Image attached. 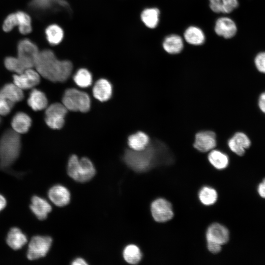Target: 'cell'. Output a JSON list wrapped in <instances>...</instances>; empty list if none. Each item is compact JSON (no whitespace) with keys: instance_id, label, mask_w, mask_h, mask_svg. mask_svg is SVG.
<instances>
[{"instance_id":"1","label":"cell","mask_w":265,"mask_h":265,"mask_svg":"<svg viewBox=\"0 0 265 265\" xmlns=\"http://www.w3.org/2000/svg\"><path fill=\"white\" fill-rule=\"evenodd\" d=\"M35 67L40 76L53 82H62L69 78L73 64L69 60L58 59L52 51L44 50L40 51Z\"/></svg>"},{"instance_id":"2","label":"cell","mask_w":265,"mask_h":265,"mask_svg":"<svg viewBox=\"0 0 265 265\" xmlns=\"http://www.w3.org/2000/svg\"><path fill=\"white\" fill-rule=\"evenodd\" d=\"M21 141L19 133L12 129L5 131L0 138V168L7 170L18 159Z\"/></svg>"},{"instance_id":"3","label":"cell","mask_w":265,"mask_h":265,"mask_svg":"<svg viewBox=\"0 0 265 265\" xmlns=\"http://www.w3.org/2000/svg\"><path fill=\"white\" fill-rule=\"evenodd\" d=\"M157 149V147L153 143H150L142 150H127L124 155V160L127 165L134 171H145L155 163Z\"/></svg>"},{"instance_id":"4","label":"cell","mask_w":265,"mask_h":265,"mask_svg":"<svg viewBox=\"0 0 265 265\" xmlns=\"http://www.w3.org/2000/svg\"><path fill=\"white\" fill-rule=\"evenodd\" d=\"M95 169L91 161L86 157L78 158L72 155L68 162L67 173L75 181L84 183L90 180L95 174Z\"/></svg>"},{"instance_id":"5","label":"cell","mask_w":265,"mask_h":265,"mask_svg":"<svg viewBox=\"0 0 265 265\" xmlns=\"http://www.w3.org/2000/svg\"><path fill=\"white\" fill-rule=\"evenodd\" d=\"M62 104L67 110L86 112L90 109L91 101L86 93L73 88L65 91Z\"/></svg>"},{"instance_id":"6","label":"cell","mask_w":265,"mask_h":265,"mask_svg":"<svg viewBox=\"0 0 265 265\" xmlns=\"http://www.w3.org/2000/svg\"><path fill=\"white\" fill-rule=\"evenodd\" d=\"M17 58L25 69L35 67L40 51L37 45L28 39L21 40L17 46Z\"/></svg>"},{"instance_id":"7","label":"cell","mask_w":265,"mask_h":265,"mask_svg":"<svg viewBox=\"0 0 265 265\" xmlns=\"http://www.w3.org/2000/svg\"><path fill=\"white\" fill-rule=\"evenodd\" d=\"M17 26L20 32L27 34L32 30L31 19L26 13L19 11L8 15L5 19L2 25L3 30L5 32L11 31Z\"/></svg>"},{"instance_id":"8","label":"cell","mask_w":265,"mask_h":265,"mask_svg":"<svg viewBox=\"0 0 265 265\" xmlns=\"http://www.w3.org/2000/svg\"><path fill=\"white\" fill-rule=\"evenodd\" d=\"M28 6L31 10L39 15L60 11H70L69 4L65 0H32Z\"/></svg>"},{"instance_id":"9","label":"cell","mask_w":265,"mask_h":265,"mask_svg":"<svg viewBox=\"0 0 265 265\" xmlns=\"http://www.w3.org/2000/svg\"><path fill=\"white\" fill-rule=\"evenodd\" d=\"M67 111L63 104L56 103L51 105L45 111V121L46 124L53 129L62 128L65 123V117Z\"/></svg>"},{"instance_id":"10","label":"cell","mask_w":265,"mask_h":265,"mask_svg":"<svg viewBox=\"0 0 265 265\" xmlns=\"http://www.w3.org/2000/svg\"><path fill=\"white\" fill-rule=\"evenodd\" d=\"M52 239L48 236H34L29 244L27 257L29 260H35L45 257L49 252Z\"/></svg>"},{"instance_id":"11","label":"cell","mask_w":265,"mask_h":265,"mask_svg":"<svg viewBox=\"0 0 265 265\" xmlns=\"http://www.w3.org/2000/svg\"><path fill=\"white\" fill-rule=\"evenodd\" d=\"M151 212L154 219L160 223L171 220L174 214L171 204L163 198L157 199L152 203Z\"/></svg>"},{"instance_id":"12","label":"cell","mask_w":265,"mask_h":265,"mask_svg":"<svg viewBox=\"0 0 265 265\" xmlns=\"http://www.w3.org/2000/svg\"><path fill=\"white\" fill-rule=\"evenodd\" d=\"M13 83L22 90L33 88L40 81V75L33 68H28L13 76Z\"/></svg>"},{"instance_id":"13","label":"cell","mask_w":265,"mask_h":265,"mask_svg":"<svg viewBox=\"0 0 265 265\" xmlns=\"http://www.w3.org/2000/svg\"><path fill=\"white\" fill-rule=\"evenodd\" d=\"M216 145V135L212 131H202L196 133L194 147L202 152L212 150Z\"/></svg>"},{"instance_id":"14","label":"cell","mask_w":265,"mask_h":265,"mask_svg":"<svg viewBox=\"0 0 265 265\" xmlns=\"http://www.w3.org/2000/svg\"><path fill=\"white\" fill-rule=\"evenodd\" d=\"M206 236L207 242H215L222 245L228 241L229 232L224 226L215 223L208 227Z\"/></svg>"},{"instance_id":"15","label":"cell","mask_w":265,"mask_h":265,"mask_svg":"<svg viewBox=\"0 0 265 265\" xmlns=\"http://www.w3.org/2000/svg\"><path fill=\"white\" fill-rule=\"evenodd\" d=\"M251 142L248 136L242 132H237L228 140L230 149L238 156L243 155Z\"/></svg>"},{"instance_id":"16","label":"cell","mask_w":265,"mask_h":265,"mask_svg":"<svg viewBox=\"0 0 265 265\" xmlns=\"http://www.w3.org/2000/svg\"><path fill=\"white\" fill-rule=\"evenodd\" d=\"M214 31L218 35L229 39L236 35L237 27L235 22L231 18L221 17L217 20Z\"/></svg>"},{"instance_id":"17","label":"cell","mask_w":265,"mask_h":265,"mask_svg":"<svg viewBox=\"0 0 265 265\" xmlns=\"http://www.w3.org/2000/svg\"><path fill=\"white\" fill-rule=\"evenodd\" d=\"M52 202L58 207H64L70 201V193L64 186L57 185L52 187L48 192Z\"/></svg>"},{"instance_id":"18","label":"cell","mask_w":265,"mask_h":265,"mask_svg":"<svg viewBox=\"0 0 265 265\" xmlns=\"http://www.w3.org/2000/svg\"><path fill=\"white\" fill-rule=\"evenodd\" d=\"M94 97L101 102L108 100L111 97L112 87L109 81L105 79L98 80L92 90Z\"/></svg>"},{"instance_id":"19","label":"cell","mask_w":265,"mask_h":265,"mask_svg":"<svg viewBox=\"0 0 265 265\" xmlns=\"http://www.w3.org/2000/svg\"><path fill=\"white\" fill-rule=\"evenodd\" d=\"M30 208L39 220L46 219L48 213L52 211V207L48 202L37 196L32 198Z\"/></svg>"},{"instance_id":"20","label":"cell","mask_w":265,"mask_h":265,"mask_svg":"<svg viewBox=\"0 0 265 265\" xmlns=\"http://www.w3.org/2000/svg\"><path fill=\"white\" fill-rule=\"evenodd\" d=\"M31 125L30 117L26 113L19 112L13 116L11 121L12 130L19 134L27 132Z\"/></svg>"},{"instance_id":"21","label":"cell","mask_w":265,"mask_h":265,"mask_svg":"<svg viewBox=\"0 0 265 265\" xmlns=\"http://www.w3.org/2000/svg\"><path fill=\"white\" fill-rule=\"evenodd\" d=\"M0 95L14 104L22 101L24 97L23 90L14 83L4 85L0 89Z\"/></svg>"},{"instance_id":"22","label":"cell","mask_w":265,"mask_h":265,"mask_svg":"<svg viewBox=\"0 0 265 265\" xmlns=\"http://www.w3.org/2000/svg\"><path fill=\"white\" fill-rule=\"evenodd\" d=\"M8 245L12 249L22 248L27 242L26 237L17 228H13L9 232L6 238Z\"/></svg>"},{"instance_id":"23","label":"cell","mask_w":265,"mask_h":265,"mask_svg":"<svg viewBox=\"0 0 265 265\" xmlns=\"http://www.w3.org/2000/svg\"><path fill=\"white\" fill-rule=\"evenodd\" d=\"M27 104L33 110H41L47 107L48 100L44 93L34 89L29 94Z\"/></svg>"},{"instance_id":"24","label":"cell","mask_w":265,"mask_h":265,"mask_svg":"<svg viewBox=\"0 0 265 265\" xmlns=\"http://www.w3.org/2000/svg\"><path fill=\"white\" fill-rule=\"evenodd\" d=\"M210 7L215 13H229L238 6V0H209Z\"/></svg>"},{"instance_id":"25","label":"cell","mask_w":265,"mask_h":265,"mask_svg":"<svg viewBox=\"0 0 265 265\" xmlns=\"http://www.w3.org/2000/svg\"><path fill=\"white\" fill-rule=\"evenodd\" d=\"M163 49L170 54L180 53L184 47L182 38L176 34H171L166 37L163 42Z\"/></svg>"},{"instance_id":"26","label":"cell","mask_w":265,"mask_h":265,"mask_svg":"<svg viewBox=\"0 0 265 265\" xmlns=\"http://www.w3.org/2000/svg\"><path fill=\"white\" fill-rule=\"evenodd\" d=\"M150 143L148 135L142 132H138L130 135L128 144L131 149L140 151L144 149Z\"/></svg>"},{"instance_id":"27","label":"cell","mask_w":265,"mask_h":265,"mask_svg":"<svg viewBox=\"0 0 265 265\" xmlns=\"http://www.w3.org/2000/svg\"><path fill=\"white\" fill-rule=\"evenodd\" d=\"M184 38L186 42L192 45H201L205 40L203 31L195 26H190L185 30Z\"/></svg>"},{"instance_id":"28","label":"cell","mask_w":265,"mask_h":265,"mask_svg":"<svg viewBox=\"0 0 265 265\" xmlns=\"http://www.w3.org/2000/svg\"><path fill=\"white\" fill-rule=\"evenodd\" d=\"M159 10L157 8H146L142 12L141 19L146 26L154 28L159 22Z\"/></svg>"},{"instance_id":"29","label":"cell","mask_w":265,"mask_h":265,"mask_svg":"<svg viewBox=\"0 0 265 265\" xmlns=\"http://www.w3.org/2000/svg\"><path fill=\"white\" fill-rule=\"evenodd\" d=\"M208 159L211 164L218 170L225 168L229 163L228 156L222 152L216 150H211L208 155Z\"/></svg>"},{"instance_id":"30","label":"cell","mask_w":265,"mask_h":265,"mask_svg":"<svg viewBox=\"0 0 265 265\" xmlns=\"http://www.w3.org/2000/svg\"><path fill=\"white\" fill-rule=\"evenodd\" d=\"M123 256L125 261L132 265L137 264L142 259L140 249L134 244L126 246L123 250Z\"/></svg>"},{"instance_id":"31","label":"cell","mask_w":265,"mask_h":265,"mask_svg":"<svg viewBox=\"0 0 265 265\" xmlns=\"http://www.w3.org/2000/svg\"><path fill=\"white\" fill-rule=\"evenodd\" d=\"M45 34L48 42L52 45H56L61 42L63 38V31L55 24L49 26L46 29Z\"/></svg>"},{"instance_id":"32","label":"cell","mask_w":265,"mask_h":265,"mask_svg":"<svg viewBox=\"0 0 265 265\" xmlns=\"http://www.w3.org/2000/svg\"><path fill=\"white\" fill-rule=\"evenodd\" d=\"M76 84L81 88H86L92 83V76L87 69L81 68L78 70L73 77Z\"/></svg>"},{"instance_id":"33","label":"cell","mask_w":265,"mask_h":265,"mask_svg":"<svg viewBox=\"0 0 265 265\" xmlns=\"http://www.w3.org/2000/svg\"><path fill=\"white\" fill-rule=\"evenodd\" d=\"M198 196L200 202L203 205L211 206L216 202L217 193L214 189L209 186H204L200 190Z\"/></svg>"},{"instance_id":"34","label":"cell","mask_w":265,"mask_h":265,"mask_svg":"<svg viewBox=\"0 0 265 265\" xmlns=\"http://www.w3.org/2000/svg\"><path fill=\"white\" fill-rule=\"evenodd\" d=\"M4 65L6 68L16 74H20L25 69L21 65L16 57L8 56L4 59Z\"/></svg>"},{"instance_id":"35","label":"cell","mask_w":265,"mask_h":265,"mask_svg":"<svg viewBox=\"0 0 265 265\" xmlns=\"http://www.w3.org/2000/svg\"><path fill=\"white\" fill-rule=\"evenodd\" d=\"M14 104L0 95V115L5 116L9 114Z\"/></svg>"},{"instance_id":"36","label":"cell","mask_w":265,"mask_h":265,"mask_svg":"<svg viewBox=\"0 0 265 265\" xmlns=\"http://www.w3.org/2000/svg\"><path fill=\"white\" fill-rule=\"evenodd\" d=\"M254 63L257 69L260 72L265 74V52L259 53L257 54Z\"/></svg>"},{"instance_id":"37","label":"cell","mask_w":265,"mask_h":265,"mask_svg":"<svg viewBox=\"0 0 265 265\" xmlns=\"http://www.w3.org/2000/svg\"><path fill=\"white\" fill-rule=\"evenodd\" d=\"M207 248L208 250L213 254H217L221 250V245L212 242H207Z\"/></svg>"},{"instance_id":"38","label":"cell","mask_w":265,"mask_h":265,"mask_svg":"<svg viewBox=\"0 0 265 265\" xmlns=\"http://www.w3.org/2000/svg\"><path fill=\"white\" fill-rule=\"evenodd\" d=\"M258 106L262 112L265 114V91L263 92L259 96Z\"/></svg>"},{"instance_id":"39","label":"cell","mask_w":265,"mask_h":265,"mask_svg":"<svg viewBox=\"0 0 265 265\" xmlns=\"http://www.w3.org/2000/svg\"><path fill=\"white\" fill-rule=\"evenodd\" d=\"M258 191L259 195L262 197L265 198V179L259 185Z\"/></svg>"},{"instance_id":"40","label":"cell","mask_w":265,"mask_h":265,"mask_svg":"<svg viewBox=\"0 0 265 265\" xmlns=\"http://www.w3.org/2000/svg\"><path fill=\"white\" fill-rule=\"evenodd\" d=\"M88 264L86 261L81 258H78L73 261L72 265H87Z\"/></svg>"},{"instance_id":"41","label":"cell","mask_w":265,"mask_h":265,"mask_svg":"<svg viewBox=\"0 0 265 265\" xmlns=\"http://www.w3.org/2000/svg\"><path fill=\"white\" fill-rule=\"evenodd\" d=\"M6 205V201L5 198L0 194V212L5 207Z\"/></svg>"}]
</instances>
